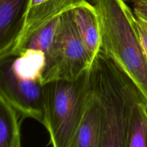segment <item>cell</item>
I'll list each match as a JSON object with an SVG mask.
<instances>
[{
  "label": "cell",
  "mask_w": 147,
  "mask_h": 147,
  "mask_svg": "<svg viewBox=\"0 0 147 147\" xmlns=\"http://www.w3.org/2000/svg\"><path fill=\"white\" fill-rule=\"evenodd\" d=\"M90 80L101 109L99 147H126L132 109L144 100L142 95L129 76L100 51L90 68Z\"/></svg>",
  "instance_id": "1"
},
{
  "label": "cell",
  "mask_w": 147,
  "mask_h": 147,
  "mask_svg": "<svg viewBox=\"0 0 147 147\" xmlns=\"http://www.w3.org/2000/svg\"><path fill=\"white\" fill-rule=\"evenodd\" d=\"M100 50L134 83L147 107V58L136 17L125 0H98Z\"/></svg>",
  "instance_id": "2"
},
{
  "label": "cell",
  "mask_w": 147,
  "mask_h": 147,
  "mask_svg": "<svg viewBox=\"0 0 147 147\" xmlns=\"http://www.w3.org/2000/svg\"><path fill=\"white\" fill-rule=\"evenodd\" d=\"M45 54L22 50L0 58V91L20 114L44 123Z\"/></svg>",
  "instance_id": "3"
},
{
  "label": "cell",
  "mask_w": 147,
  "mask_h": 147,
  "mask_svg": "<svg viewBox=\"0 0 147 147\" xmlns=\"http://www.w3.org/2000/svg\"><path fill=\"white\" fill-rule=\"evenodd\" d=\"M90 95V69L76 80L44 84V123L53 147H69Z\"/></svg>",
  "instance_id": "4"
},
{
  "label": "cell",
  "mask_w": 147,
  "mask_h": 147,
  "mask_svg": "<svg viewBox=\"0 0 147 147\" xmlns=\"http://www.w3.org/2000/svg\"><path fill=\"white\" fill-rule=\"evenodd\" d=\"M70 7L60 15L55 37L45 55L43 85L54 80H76L91 67V60L75 27Z\"/></svg>",
  "instance_id": "5"
},
{
  "label": "cell",
  "mask_w": 147,
  "mask_h": 147,
  "mask_svg": "<svg viewBox=\"0 0 147 147\" xmlns=\"http://www.w3.org/2000/svg\"><path fill=\"white\" fill-rule=\"evenodd\" d=\"M30 0H0V58L13 53L24 30Z\"/></svg>",
  "instance_id": "6"
},
{
  "label": "cell",
  "mask_w": 147,
  "mask_h": 147,
  "mask_svg": "<svg viewBox=\"0 0 147 147\" xmlns=\"http://www.w3.org/2000/svg\"><path fill=\"white\" fill-rule=\"evenodd\" d=\"M70 9L76 31L93 63L100 50V22L97 9L87 0H76Z\"/></svg>",
  "instance_id": "7"
},
{
  "label": "cell",
  "mask_w": 147,
  "mask_h": 147,
  "mask_svg": "<svg viewBox=\"0 0 147 147\" xmlns=\"http://www.w3.org/2000/svg\"><path fill=\"white\" fill-rule=\"evenodd\" d=\"M76 0H30L24 30L15 51L23 42L43 25L70 8Z\"/></svg>",
  "instance_id": "8"
},
{
  "label": "cell",
  "mask_w": 147,
  "mask_h": 147,
  "mask_svg": "<svg viewBox=\"0 0 147 147\" xmlns=\"http://www.w3.org/2000/svg\"><path fill=\"white\" fill-rule=\"evenodd\" d=\"M101 109L97 98L92 92L83 119L69 147H99Z\"/></svg>",
  "instance_id": "9"
},
{
  "label": "cell",
  "mask_w": 147,
  "mask_h": 147,
  "mask_svg": "<svg viewBox=\"0 0 147 147\" xmlns=\"http://www.w3.org/2000/svg\"><path fill=\"white\" fill-rule=\"evenodd\" d=\"M21 117L0 91V147H19Z\"/></svg>",
  "instance_id": "10"
},
{
  "label": "cell",
  "mask_w": 147,
  "mask_h": 147,
  "mask_svg": "<svg viewBox=\"0 0 147 147\" xmlns=\"http://www.w3.org/2000/svg\"><path fill=\"white\" fill-rule=\"evenodd\" d=\"M126 147H147V107L143 100L132 109Z\"/></svg>",
  "instance_id": "11"
},
{
  "label": "cell",
  "mask_w": 147,
  "mask_h": 147,
  "mask_svg": "<svg viewBox=\"0 0 147 147\" xmlns=\"http://www.w3.org/2000/svg\"><path fill=\"white\" fill-rule=\"evenodd\" d=\"M60 15L30 34L14 52L22 50H32L42 52L45 55L55 37Z\"/></svg>",
  "instance_id": "12"
},
{
  "label": "cell",
  "mask_w": 147,
  "mask_h": 147,
  "mask_svg": "<svg viewBox=\"0 0 147 147\" xmlns=\"http://www.w3.org/2000/svg\"><path fill=\"white\" fill-rule=\"evenodd\" d=\"M135 17H136V23L139 30L141 41L147 58V21L144 19L141 18L136 15Z\"/></svg>",
  "instance_id": "13"
},
{
  "label": "cell",
  "mask_w": 147,
  "mask_h": 147,
  "mask_svg": "<svg viewBox=\"0 0 147 147\" xmlns=\"http://www.w3.org/2000/svg\"><path fill=\"white\" fill-rule=\"evenodd\" d=\"M133 6V11L136 16L144 17L147 16V0H125Z\"/></svg>",
  "instance_id": "14"
},
{
  "label": "cell",
  "mask_w": 147,
  "mask_h": 147,
  "mask_svg": "<svg viewBox=\"0 0 147 147\" xmlns=\"http://www.w3.org/2000/svg\"><path fill=\"white\" fill-rule=\"evenodd\" d=\"M87 1H88L89 3H90L91 4H93V5H95L98 0H87Z\"/></svg>",
  "instance_id": "15"
},
{
  "label": "cell",
  "mask_w": 147,
  "mask_h": 147,
  "mask_svg": "<svg viewBox=\"0 0 147 147\" xmlns=\"http://www.w3.org/2000/svg\"><path fill=\"white\" fill-rule=\"evenodd\" d=\"M19 147H22V146H21V145H20V146H19Z\"/></svg>",
  "instance_id": "16"
}]
</instances>
